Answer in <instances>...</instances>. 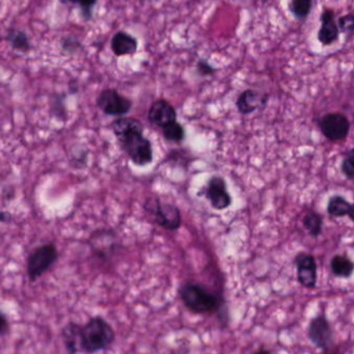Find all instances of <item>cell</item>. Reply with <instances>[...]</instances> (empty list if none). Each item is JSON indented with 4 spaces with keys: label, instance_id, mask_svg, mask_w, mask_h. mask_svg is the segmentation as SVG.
Returning a JSON list of instances; mask_svg holds the SVG:
<instances>
[{
    "label": "cell",
    "instance_id": "cell-12",
    "mask_svg": "<svg viewBox=\"0 0 354 354\" xmlns=\"http://www.w3.org/2000/svg\"><path fill=\"white\" fill-rule=\"evenodd\" d=\"M320 24L321 26L317 38L323 46H330L339 40V34H341L337 21H335V14L333 10H323L320 15Z\"/></svg>",
    "mask_w": 354,
    "mask_h": 354
},
{
    "label": "cell",
    "instance_id": "cell-10",
    "mask_svg": "<svg viewBox=\"0 0 354 354\" xmlns=\"http://www.w3.org/2000/svg\"><path fill=\"white\" fill-rule=\"evenodd\" d=\"M294 263L297 270L298 283L306 289L316 287L318 267L314 256L306 252H299L294 259Z\"/></svg>",
    "mask_w": 354,
    "mask_h": 354
},
{
    "label": "cell",
    "instance_id": "cell-24",
    "mask_svg": "<svg viewBox=\"0 0 354 354\" xmlns=\"http://www.w3.org/2000/svg\"><path fill=\"white\" fill-rule=\"evenodd\" d=\"M59 45H61L62 50L67 53V55H74V53H77V51L82 48V44L80 39L74 36L63 37L61 39Z\"/></svg>",
    "mask_w": 354,
    "mask_h": 354
},
{
    "label": "cell",
    "instance_id": "cell-18",
    "mask_svg": "<svg viewBox=\"0 0 354 354\" xmlns=\"http://www.w3.org/2000/svg\"><path fill=\"white\" fill-rule=\"evenodd\" d=\"M331 272L337 277L348 279L354 272V262L346 254H335L330 260Z\"/></svg>",
    "mask_w": 354,
    "mask_h": 354
},
{
    "label": "cell",
    "instance_id": "cell-16",
    "mask_svg": "<svg viewBox=\"0 0 354 354\" xmlns=\"http://www.w3.org/2000/svg\"><path fill=\"white\" fill-rule=\"evenodd\" d=\"M326 210L331 217L347 216L354 223V203L351 204L342 196H331L328 200Z\"/></svg>",
    "mask_w": 354,
    "mask_h": 354
},
{
    "label": "cell",
    "instance_id": "cell-21",
    "mask_svg": "<svg viewBox=\"0 0 354 354\" xmlns=\"http://www.w3.org/2000/svg\"><path fill=\"white\" fill-rule=\"evenodd\" d=\"M162 134L167 142H181L185 138V129L179 122L175 121L162 128Z\"/></svg>",
    "mask_w": 354,
    "mask_h": 354
},
{
    "label": "cell",
    "instance_id": "cell-8",
    "mask_svg": "<svg viewBox=\"0 0 354 354\" xmlns=\"http://www.w3.org/2000/svg\"><path fill=\"white\" fill-rule=\"evenodd\" d=\"M308 337L315 347L327 351L333 344V330L324 314L317 315L310 319L308 326Z\"/></svg>",
    "mask_w": 354,
    "mask_h": 354
},
{
    "label": "cell",
    "instance_id": "cell-17",
    "mask_svg": "<svg viewBox=\"0 0 354 354\" xmlns=\"http://www.w3.org/2000/svg\"><path fill=\"white\" fill-rule=\"evenodd\" d=\"M6 40L14 50L28 53L32 49L28 34L19 28H10L6 35Z\"/></svg>",
    "mask_w": 354,
    "mask_h": 354
},
{
    "label": "cell",
    "instance_id": "cell-13",
    "mask_svg": "<svg viewBox=\"0 0 354 354\" xmlns=\"http://www.w3.org/2000/svg\"><path fill=\"white\" fill-rule=\"evenodd\" d=\"M269 95L261 94L254 90H245L239 95L236 100V107L239 113L243 115H250L258 109H263L268 103Z\"/></svg>",
    "mask_w": 354,
    "mask_h": 354
},
{
    "label": "cell",
    "instance_id": "cell-29",
    "mask_svg": "<svg viewBox=\"0 0 354 354\" xmlns=\"http://www.w3.org/2000/svg\"><path fill=\"white\" fill-rule=\"evenodd\" d=\"M78 90H80V86H78L77 82L73 80V82L69 84V93L70 94L74 95L77 94Z\"/></svg>",
    "mask_w": 354,
    "mask_h": 354
},
{
    "label": "cell",
    "instance_id": "cell-15",
    "mask_svg": "<svg viewBox=\"0 0 354 354\" xmlns=\"http://www.w3.org/2000/svg\"><path fill=\"white\" fill-rule=\"evenodd\" d=\"M80 330H82V325L74 322L68 323L62 329V339H63L66 350L69 353H77V352L82 351Z\"/></svg>",
    "mask_w": 354,
    "mask_h": 354
},
{
    "label": "cell",
    "instance_id": "cell-19",
    "mask_svg": "<svg viewBox=\"0 0 354 354\" xmlns=\"http://www.w3.org/2000/svg\"><path fill=\"white\" fill-rule=\"evenodd\" d=\"M302 225L312 237H319L322 233L323 217L319 213L312 211L304 217Z\"/></svg>",
    "mask_w": 354,
    "mask_h": 354
},
{
    "label": "cell",
    "instance_id": "cell-25",
    "mask_svg": "<svg viewBox=\"0 0 354 354\" xmlns=\"http://www.w3.org/2000/svg\"><path fill=\"white\" fill-rule=\"evenodd\" d=\"M342 171L350 180H354V148L344 156L341 165Z\"/></svg>",
    "mask_w": 354,
    "mask_h": 354
},
{
    "label": "cell",
    "instance_id": "cell-1",
    "mask_svg": "<svg viewBox=\"0 0 354 354\" xmlns=\"http://www.w3.org/2000/svg\"><path fill=\"white\" fill-rule=\"evenodd\" d=\"M111 130L122 150L138 167H146L153 161V147L144 136V125L136 118L120 117L111 123Z\"/></svg>",
    "mask_w": 354,
    "mask_h": 354
},
{
    "label": "cell",
    "instance_id": "cell-14",
    "mask_svg": "<svg viewBox=\"0 0 354 354\" xmlns=\"http://www.w3.org/2000/svg\"><path fill=\"white\" fill-rule=\"evenodd\" d=\"M111 50L115 57L132 55L138 51V42L133 36L126 32H118L111 41Z\"/></svg>",
    "mask_w": 354,
    "mask_h": 354
},
{
    "label": "cell",
    "instance_id": "cell-7",
    "mask_svg": "<svg viewBox=\"0 0 354 354\" xmlns=\"http://www.w3.org/2000/svg\"><path fill=\"white\" fill-rule=\"evenodd\" d=\"M321 133L330 142H341L349 134L350 124L347 115L342 113H328L322 115L318 122Z\"/></svg>",
    "mask_w": 354,
    "mask_h": 354
},
{
    "label": "cell",
    "instance_id": "cell-22",
    "mask_svg": "<svg viewBox=\"0 0 354 354\" xmlns=\"http://www.w3.org/2000/svg\"><path fill=\"white\" fill-rule=\"evenodd\" d=\"M337 26H339L341 34L345 35L346 40H351L354 38V14H346L337 18Z\"/></svg>",
    "mask_w": 354,
    "mask_h": 354
},
{
    "label": "cell",
    "instance_id": "cell-9",
    "mask_svg": "<svg viewBox=\"0 0 354 354\" xmlns=\"http://www.w3.org/2000/svg\"><path fill=\"white\" fill-rule=\"evenodd\" d=\"M205 194L215 210H225L232 205V196L227 192V182L221 176H212L209 179Z\"/></svg>",
    "mask_w": 354,
    "mask_h": 354
},
{
    "label": "cell",
    "instance_id": "cell-27",
    "mask_svg": "<svg viewBox=\"0 0 354 354\" xmlns=\"http://www.w3.org/2000/svg\"><path fill=\"white\" fill-rule=\"evenodd\" d=\"M196 73L202 76V77L214 75L215 72H216V69L208 61L204 59H198V63H196Z\"/></svg>",
    "mask_w": 354,
    "mask_h": 354
},
{
    "label": "cell",
    "instance_id": "cell-4",
    "mask_svg": "<svg viewBox=\"0 0 354 354\" xmlns=\"http://www.w3.org/2000/svg\"><path fill=\"white\" fill-rule=\"evenodd\" d=\"M144 209L152 215L155 223L167 231H177L182 225L181 212L176 205L163 203L158 196L148 198Z\"/></svg>",
    "mask_w": 354,
    "mask_h": 354
},
{
    "label": "cell",
    "instance_id": "cell-28",
    "mask_svg": "<svg viewBox=\"0 0 354 354\" xmlns=\"http://www.w3.org/2000/svg\"><path fill=\"white\" fill-rule=\"evenodd\" d=\"M9 329V322H8L7 316L5 313H1V321H0V333L1 335H5Z\"/></svg>",
    "mask_w": 354,
    "mask_h": 354
},
{
    "label": "cell",
    "instance_id": "cell-20",
    "mask_svg": "<svg viewBox=\"0 0 354 354\" xmlns=\"http://www.w3.org/2000/svg\"><path fill=\"white\" fill-rule=\"evenodd\" d=\"M313 0H292L290 3V12L300 21H304L312 12Z\"/></svg>",
    "mask_w": 354,
    "mask_h": 354
},
{
    "label": "cell",
    "instance_id": "cell-11",
    "mask_svg": "<svg viewBox=\"0 0 354 354\" xmlns=\"http://www.w3.org/2000/svg\"><path fill=\"white\" fill-rule=\"evenodd\" d=\"M148 120L151 124L162 129L169 124L177 121V111L167 99H157L149 109Z\"/></svg>",
    "mask_w": 354,
    "mask_h": 354
},
{
    "label": "cell",
    "instance_id": "cell-2",
    "mask_svg": "<svg viewBox=\"0 0 354 354\" xmlns=\"http://www.w3.org/2000/svg\"><path fill=\"white\" fill-rule=\"evenodd\" d=\"M179 295L184 306L194 314H213L218 312L223 304L219 294L196 281H185L180 286Z\"/></svg>",
    "mask_w": 354,
    "mask_h": 354
},
{
    "label": "cell",
    "instance_id": "cell-23",
    "mask_svg": "<svg viewBox=\"0 0 354 354\" xmlns=\"http://www.w3.org/2000/svg\"><path fill=\"white\" fill-rule=\"evenodd\" d=\"M68 1L80 7V15L84 21L88 22L93 19V11L95 6L98 3V0H68Z\"/></svg>",
    "mask_w": 354,
    "mask_h": 354
},
{
    "label": "cell",
    "instance_id": "cell-6",
    "mask_svg": "<svg viewBox=\"0 0 354 354\" xmlns=\"http://www.w3.org/2000/svg\"><path fill=\"white\" fill-rule=\"evenodd\" d=\"M97 106L106 115L125 117L131 111L133 102L115 88H105L97 97Z\"/></svg>",
    "mask_w": 354,
    "mask_h": 354
},
{
    "label": "cell",
    "instance_id": "cell-5",
    "mask_svg": "<svg viewBox=\"0 0 354 354\" xmlns=\"http://www.w3.org/2000/svg\"><path fill=\"white\" fill-rule=\"evenodd\" d=\"M59 259V250L53 243H45L35 248L28 258L26 271L30 281H36L55 265Z\"/></svg>",
    "mask_w": 354,
    "mask_h": 354
},
{
    "label": "cell",
    "instance_id": "cell-26",
    "mask_svg": "<svg viewBox=\"0 0 354 354\" xmlns=\"http://www.w3.org/2000/svg\"><path fill=\"white\" fill-rule=\"evenodd\" d=\"M66 95H57L55 99L51 102V113L57 115V117H66L65 107Z\"/></svg>",
    "mask_w": 354,
    "mask_h": 354
},
{
    "label": "cell",
    "instance_id": "cell-3",
    "mask_svg": "<svg viewBox=\"0 0 354 354\" xmlns=\"http://www.w3.org/2000/svg\"><path fill=\"white\" fill-rule=\"evenodd\" d=\"M115 333L111 324L100 316L93 317L80 330V348L86 353L109 349L115 343Z\"/></svg>",
    "mask_w": 354,
    "mask_h": 354
}]
</instances>
